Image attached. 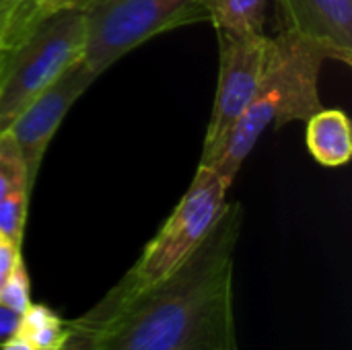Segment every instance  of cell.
<instances>
[{
  "label": "cell",
  "instance_id": "11",
  "mask_svg": "<svg viewBox=\"0 0 352 350\" xmlns=\"http://www.w3.org/2000/svg\"><path fill=\"white\" fill-rule=\"evenodd\" d=\"M70 332V322H64L43 303H31L19 322L16 336L37 350H58Z\"/></svg>",
  "mask_w": 352,
  "mask_h": 350
},
{
  "label": "cell",
  "instance_id": "1",
  "mask_svg": "<svg viewBox=\"0 0 352 350\" xmlns=\"http://www.w3.org/2000/svg\"><path fill=\"white\" fill-rule=\"evenodd\" d=\"M241 223V204L227 202L175 272L95 326L99 350H239L233 270Z\"/></svg>",
  "mask_w": 352,
  "mask_h": 350
},
{
  "label": "cell",
  "instance_id": "3",
  "mask_svg": "<svg viewBox=\"0 0 352 350\" xmlns=\"http://www.w3.org/2000/svg\"><path fill=\"white\" fill-rule=\"evenodd\" d=\"M229 186L206 167H198L194 182L177 202L159 233L146 243L134 266L105 293V297L78 320L99 326L136 295L165 281L206 239L227 208Z\"/></svg>",
  "mask_w": 352,
  "mask_h": 350
},
{
  "label": "cell",
  "instance_id": "6",
  "mask_svg": "<svg viewBox=\"0 0 352 350\" xmlns=\"http://www.w3.org/2000/svg\"><path fill=\"white\" fill-rule=\"evenodd\" d=\"M219 39V80L206 128L200 167L210 169L231 130L248 111L266 70L270 37L237 35L217 31Z\"/></svg>",
  "mask_w": 352,
  "mask_h": 350
},
{
  "label": "cell",
  "instance_id": "21",
  "mask_svg": "<svg viewBox=\"0 0 352 350\" xmlns=\"http://www.w3.org/2000/svg\"><path fill=\"white\" fill-rule=\"evenodd\" d=\"M0 287H2V285H0Z\"/></svg>",
  "mask_w": 352,
  "mask_h": 350
},
{
  "label": "cell",
  "instance_id": "20",
  "mask_svg": "<svg viewBox=\"0 0 352 350\" xmlns=\"http://www.w3.org/2000/svg\"><path fill=\"white\" fill-rule=\"evenodd\" d=\"M23 10H25V8H23ZM14 17H16V14H14ZM14 17H10V19H6V21H0V50L4 47V39H6V35H8L10 23H12Z\"/></svg>",
  "mask_w": 352,
  "mask_h": 350
},
{
  "label": "cell",
  "instance_id": "18",
  "mask_svg": "<svg viewBox=\"0 0 352 350\" xmlns=\"http://www.w3.org/2000/svg\"><path fill=\"white\" fill-rule=\"evenodd\" d=\"M37 0H0V21H6L14 14H19L23 8L35 4Z\"/></svg>",
  "mask_w": 352,
  "mask_h": 350
},
{
  "label": "cell",
  "instance_id": "14",
  "mask_svg": "<svg viewBox=\"0 0 352 350\" xmlns=\"http://www.w3.org/2000/svg\"><path fill=\"white\" fill-rule=\"evenodd\" d=\"M0 303L16 314H23L31 305V283L23 258L12 266L0 287Z\"/></svg>",
  "mask_w": 352,
  "mask_h": 350
},
{
  "label": "cell",
  "instance_id": "8",
  "mask_svg": "<svg viewBox=\"0 0 352 350\" xmlns=\"http://www.w3.org/2000/svg\"><path fill=\"white\" fill-rule=\"evenodd\" d=\"M280 31L316 41L328 60L352 64V0H274Z\"/></svg>",
  "mask_w": 352,
  "mask_h": 350
},
{
  "label": "cell",
  "instance_id": "9",
  "mask_svg": "<svg viewBox=\"0 0 352 350\" xmlns=\"http://www.w3.org/2000/svg\"><path fill=\"white\" fill-rule=\"evenodd\" d=\"M311 157L324 167H342L352 157L351 120L342 109H318L305 134Z\"/></svg>",
  "mask_w": 352,
  "mask_h": 350
},
{
  "label": "cell",
  "instance_id": "19",
  "mask_svg": "<svg viewBox=\"0 0 352 350\" xmlns=\"http://www.w3.org/2000/svg\"><path fill=\"white\" fill-rule=\"evenodd\" d=\"M0 350H37V349H33V347H31L29 342H25L23 338L14 336L12 340H8L6 344H2Z\"/></svg>",
  "mask_w": 352,
  "mask_h": 350
},
{
  "label": "cell",
  "instance_id": "5",
  "mask_svg": "<svg viewBox=\"0 0 352 350\" xmlns=\"http://www.w3.org/2000/svg\"><path fill=\"white\" fill-rule=\"evenodd\" d=\"M82 17V62L99 76L144 41L208 21V0H95Z\"/></svg>",
  "mask_w": 352,
  "mask_h": 350
},
{
  "label": "cell",
  "instance_id": "17",
  "mask_svg": "<svg viewBox=\"0 0 352 350\" xmlns=\"http://www.w3.org/2000/svg\"><path fill=\"white\" fill-rule=\"evenodd\" d=\"M19 322H21V314L4 307L0 303V347L6 344L8 340H12L19 332Z\"/></svg>",
  "mask_w": 352,
  "mask_h": 350
},
{
  "label": "cell",
  "instance_id": "10",
  "mask_svg": "<svg viewBox=\"0 0 352 350\" xmlns=\"http://www.w3.org/2000/svg\"><path fill=\"white\" fill-rule=\"evenodd\" d=\"M208 21L217 31L260 35L266 25V0H208Z\"/></svg>",
  "mask_w": 352,
  "mask_h": 350
},
{
  "label": "cell",
  "instance_id": "4",
  "mask_svg": "<svg viewBox=\"0 0 352 350\" xmlns=\"http://www.w3.org/2000/svg\"><path fill=\"white\" fill-rule=\"evenodd\" d=\"M82 10H56L0 50V132L82 58Z\"/></svg>",
  "mask_w": 352,
  "mask_h": 350
},
{
  "label": "cell",
  "instance_id": "13",
  "mask_svg": "<svg viewBox=\"0 0 352 350\" xmlns=\"http://www.w3.org/2000/svg\"><path fill=\"white\" fill-rule=\"evenodd\" d=\"M29 198H31V192L16 190L0 200V237L12 243L14 248L23 245Z\"/></svg>",
  "mask_w": 352,
  "mask_h": 350
},
{
  "label": "cell",
  "instance_id": "2",
  "mask_svg": "<svg viewBox=\"0 0 352 350\" xmlns=\"http://www.w3.org/2000/svg\"><path fill=\"white\" fill-rule=\"evenodd\" d=\"M326 60L324 47L307 37L289 31L270 37L260 87L210 167L227 186L233 184L243 161L268 128L280 130L291 122H307L322 109L320 74Z\"/></svg>",
  "mask_w": 352,
  "mask_h": 350
},
{
  "label": "cell",
  "instance_id": "15",
  "mask_svg": "<svg viewBox=\"0 0 352 350\" xmlns=\"http://www.w3.org/2000/svg\"><path fill=\"white\" fill-rule=\"evenodd\" d=\"M58 350H99V330L76 318L70 322V332Z\"/></svg>",
  "mask_w": 352,
  "mask_h": 350
},
{
  "label": "cell",
  "instance_id": "7",
  "mask_svg": "<svg viewBox=\"0 0 352 350\" xmlns=\"http://www.w3.org/2000/svg\"><path fill=\"white\" fill-rule=\"evenodd\" d=\"M95 78L97 74H93L80 58L64 74H60L43 93H39L8 126V132L16 140L19 151L23 155L31 188L35 186L50 140L54 138L70 107L95 83Z\"/></svg>",
  "mask_w": 352,
  "mask_h": 350
},
{
  "label": "cell",
  "instance_id": "16",
  "mask_svg": "<svg viewBox=\"0 0 352 350\" xmlns=\"http://www.w3.org/2000/svg\"><path fill=\"white\" fill-rule=\"evenodd\" d=\"M95 0H37L39 17H45L56 10H85Z\"/></svg>",
  "mask_w": 352,
  "mask_h": 350
},
{
  "label": "cell",
  "instance_id": "12",
  "mask_svg": "<svg viewBox=\"0 0 352 350\" xmlns=\"http://www.w3.org/2000/svg\"><path fill=\"white\" fill-rule=\"evenodd\" d=\"M16 190L31 192L27 167L16 140L8 130L0 132V200Z\"/></svg>",
  "mask_w": 352,
  "mask_h": 350
}]
</instances>
